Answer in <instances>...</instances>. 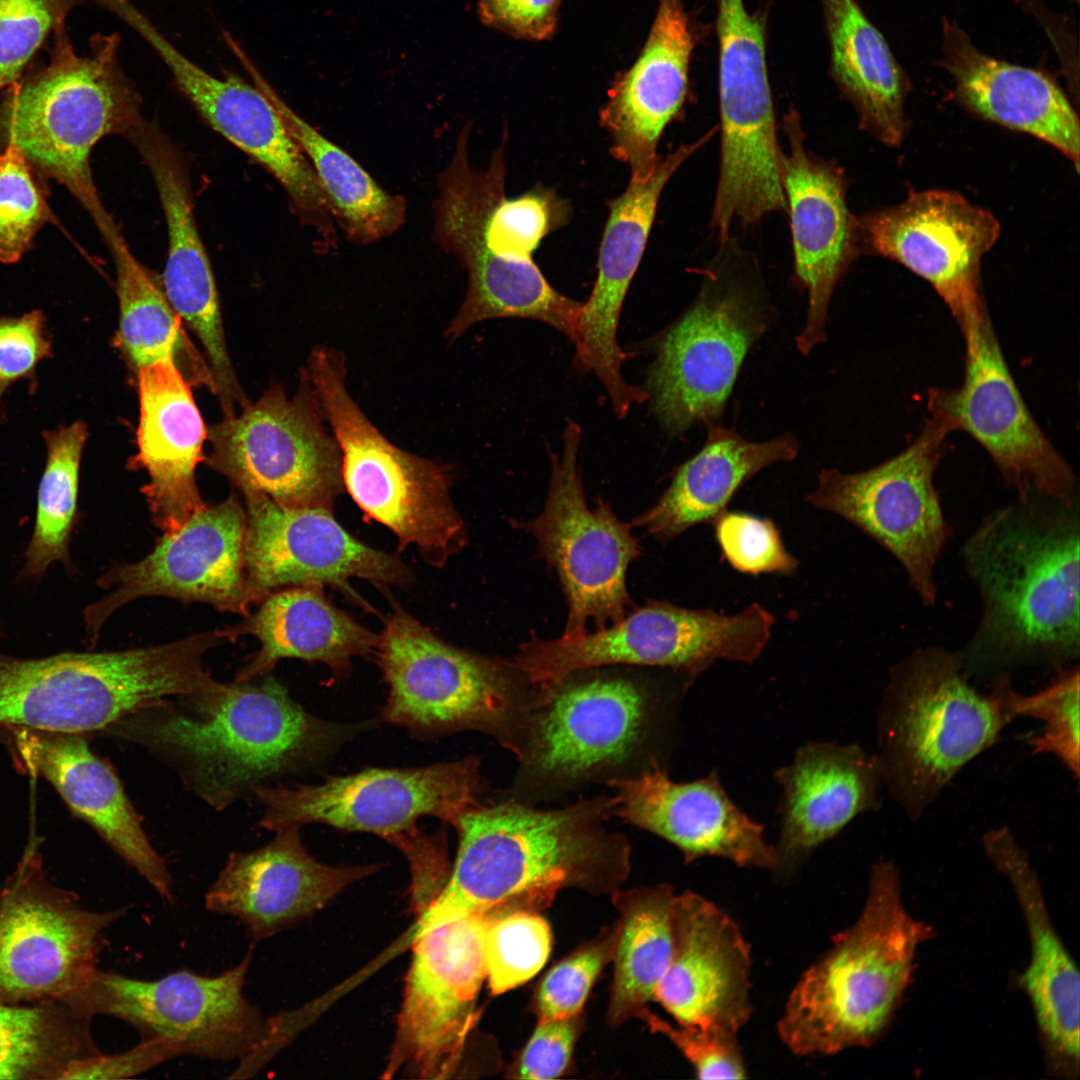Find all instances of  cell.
I'll use <instances>...</instances> for the list:
<instances>
[{"mask_svg": "<svg viewBox=\"0 0 1080 1080\" xmlns=\"http://www.w3.org/2000/svg\"><path fill=\"white\" fill-rule=\"evenodd\" d=\"M1080 512L1039 494L988 513L961 548L981 600L957 651L968 678L1080 655Z\"/></svg>", "mask_w": 1080, "mask_h": 1080, "instance_id": "1", "label": "cell"}, {"mask_svg": "<svg viewBox=\"0 0 1080 1080\" xmlns=\"http://www.w3.org/2000/svg\"><path fill=\"white\" fill-rule=\"evenodd\" d=\"M612 815L611 796L545 810L478 803L454 827L455 863L415 932L471 914L537 912L563 888L612 894L630 870L627 839L603 826Z\"/></svg>", "mask_w": 1080, "mask_h": 1080, "instance_id": "2", "label": "cell"}, {"mask_svg": "<svg viewBox=\"0 0 1080 1080\" xmlns=\"http://www.w3.org/2000/svg\"><path fill=\"white\" fill-rule=\"evenodd\" d=\"M470 131L466 126L458 135L433 203L434 239L468 273L466 296L445 337L451 343L479 322L523 318L571 340L582 303L551 286L532 258L546 235L568 223L569 202L543 186L507 198V129L483 169L470 163Z\"/></svg>", "mask_w": 1080, "mask_h": 1080, "instance_id": "3", "label": "cell"}, {"mask_svg": "<svg viewBox=\"0 0 1080 1080\" xmlns=\"http://www.w3.org/2000/svg\"><path fill=\"white\" fill-rule=\"evenodd\" d=\"M260 678L162 700L107 731L166 760L198 797L225 809L328 751L347 731L305 711L271 675Z\"/></svg>", "mask_w": 1080, "mask_h": 1080, "instance_id": "4", "label": "cell"}, {"mask_svg": "<svg viewBox=\"0 0 1080 1080\" xmlns=\"http://www.w3.org/2000/svg\"><path fill=\"white\" fill-rule=\"evenodd\" d=\"M899 870L872 864L856 921L800 977L777 1024L781 1041L799 1056L831 1055L870 1046L891 1023L912 983L919 947L933 929L906 908Z\"/></svg>", "mask_w": 1080, "mask_h": 1080, "instance_id": "5", "label": "cell"}, {"mask_svg": "<svg viewBox=\"0 0 1080 1080\" xmlns=\"http://www.w3.org/2000/svg\"><path fill=\"white\" fill-rule=\"evenodd\" d=\"M49 62L31 69L0 98V149L17 146L33 170L65 186L104 241L119 228L100 200L90 155L111 134L126 136L144 118L141 98L118 62L120 37L97 33L79 56L65 22L53 31Z\"/></svg>", "mask_w": 1080, "mask_h": 1080, "instance_id": "6", "label": "cell"}, {"mask_svg": "<svg viewBox=\"0 0 1080 1080\" xmlns=\"http://www.w3.org/2000/svg\"><path fill=\"white\" fill-rule=\"evenodd\" d=\"M1007 675L976 690L958 652L929 645L891 667L877 718L884 787L916 821L1016 717Z\"/></svg>", "mask_w": 1080, "mask_h": 1080, "instance_id": "7", "label": "cell"}, {"mask_svg": "<svg viewBox=\"0 0 1080 1080\" xmlns=\"http://www.w3.org/2000/svg\"><path fill=\"white\" fill-rule=\"evenodd\" d=\"M768 322L755 257L731 235L721 239L694 302L658 338L647 374L644 390L668 434L721 416L744 357Z\"/></svg>", "mask_w": 1080, "mask_h": 1080, "instance_id": "8", "label": "cell"}, {"mask_svg": "<svg viewBox=\"0 0 1080 1080\" xmlns=\"http://www.w3.org/2000/svg\"><path fill=\"white\" fill-rule=\"evenodd\" d=\"M376 650L389 686L384 721L420 736L476 730L518 754L538 689L511 660L446 643L400 607Z\"/></svg>", "mask_w": 1080, "mask_h": 1080, "instance_id": "9", "label": "cell"}, {"mask_svg": "<svg viewBox=\"0 0 1080 1080\" xmlns=\"http://www.w3.org/2000/svg\"><path fill=\"white\" fill-rule=\"evenodd\" d=\"M306 372L338 442L351 498L395 534L399 548L414 545L426 562L444 566L467 543L448 466L400 449L371 423L348 392L343 353L315 347Z\"/></svg>", "mask_w": 1080, "mask_h": 1080, "instance_id": "10", "label": "cell"}, {"mask_svg": "<svg viewBox=\"0 0 1080 1080\" xmlns=\"http://www.w3.org/2000/svg\"><path fill=\"white\" fill-rule=\"evenodd\" d=\"M769 637V618L756 603L725 615L653 600L594 632L552 640L532 634L511 661L535 688L606 665L669 668L691 683L717 660L753 663Z\"/></svg>", "mask_w": 1080, "mask_h": 1080, "instance_id": "11", "label": "cell"}, {"mask_svg": "<svg viewBox=\"0 0 1080 1080\" xmlns=\"http://www.w3.org/2000/svg\"><path fill=\"white\" fill-rule=\"evenodd\" d=\"M657 696L646 681L587 670L538 688L517 755L521 780L556 790L626 764L657 728Z\"/></svg>", "mask_w": 1080, "mask_h": 1080, "instance_id": "12", "label": "cell"}, {"mask_svg": "<svg viewBox=\"0 0 1080 1080\" xmlns=\"http://www.w3.org/2000/svg\"><path fill=\"white\" fill-rule=\"evenodd\" d=\"M179 683L176 658L166 645L32 659L0 652V728L104 731L173 696Z\"/></svg>", "mask_w": 1080, "mask_h": 1080, "instance_id": "13", "label": "cell"}, {"mask_svg": "<svg viewBox=\"0 0 1080 1080\" xmlns=\"http://www.w3.org/2000/svg\"><path fill=\"white\" fill-rule=\"evenodd\" d=\"M129 908H84L48 881L31 843L0 890V1003L70 1007L94 979L106 930Z\"/></svg>", "mask_w": 1080, "mask_h": 1080, "instance_id": "14", "label": "cell"}, {"mask_svg": "<svg viewBox=\"0 0 1080 1080\" xmlns=\"http://www.w3.org/2000/svg\"><path fill=\"white\" fill-rule=\"evenodd\" d=\"M923 429L902 452L862 472L823 469L806 500L845 519L901 564L923 605L937 601L935 568L952 536L933 478L951 431L930 411Z\"/></svg>", "mask_w": 1080, "mask_h": 1080, "instance_id": "15", "label": "cell"}, {"mask_svg": "<svg viewBox=\"0 0 1080 1080\" xmlns=\"http://www.w3.org/2000/svg\"><path fill=\"white\" fill-rule=\"evenodd\" d=\"M254 944L235 966L217 975L180 969L154 980L97 970L71 1008L107 1015L132 1026L140 1037H165L182 1055L241 1061L270 1033L271 1016L244 995Z\"/></svg>", "mask_w": 1080, "mask_h": 1080, "instance_id": "16", "label": "cell"}, {"mask_svg": "<svg viewBox=\"0 0 1080 1080\" xmlns=\"http://www.w3.org/2000/svg\"><path fill=\"white\" fill-rule=\"evenodd\" d=\"M582 431L568 420L560 456L551 453V476L543 511L533 520H512L531 534L537 552L552 567L568 603L562 636L602 629L623 619L632 600L626 587L630 563L641 555L632 524L620 521L609 503L589 508L578 465Z\"/></svg>", "mask_w": 1080, "mask_h": 1080, "instance_id": "17", "label": "cell"}, {"mask_svg": "<svg viewBox=\"0 0 1080 1080\" xmlns=\"http://www.w3.org/2000/svg\"><path fill=\"white\" fill-rule=\"evenodd\" d=\"M306 371L297 394L274 384L239 416L207 428V464L241 491L286 507L331 509L344 488L341 452Z\"/></svg>", "mask_w": 1080, "mask_h": 1080, "instance_id": "18", "label": "cell"}, {"mask_svg": "<svg viewBox=\"0 0 1080 1080\" xmlns=\"http://www.w3.org/2000/svg\"><path fill=\"white\" fill-rule=\"evenodd\" d=\"M483 787L479 761L469 756L416 768H370L314 785L261 784L252 793L263 807L259 826L273 832L325 824L385 839L423 816L455 827L480 803Z\"/></svg>", "mask_w": 1080, "mask_h": 1080, "instance_id": "19", "label": "cell"}, {"mask_svg": "<svg viewBox=\"0 0 1080 1080\" xmlns=\"http://www.w3.org/2000/svg\"><path fill=\"white\" fill-rule=\"evenodd\" d=\"M958 324L966 349L963 383L958 389L930 392L929 410L981 444L1017 499L1039 494L1077 505L1075 474L1029 412L986 308Z\"/></svg>", "mask_w": 1080, "mask_h": 1080, "instance_id": "20", "label": "cell"}, {"mask_svg": "<svg viewBox=\"0 0 1080 1080\" xmlns=\"http://www.w3.org/2000/svg\"><path fill=\"white\" fill-rule=\"evenodd\" d=\"M486 915L450 919L414 934L395 1040L385 1070L421 1079L454 1074L476 1019L486 979Z\"/></svg>", "mask_w": 1080, "mask_h": 1080, "instance_id": "21", "label": "cell"}, {"mask_svg": "<svg viewBox=\"0 0 1080 1080\" xmlns=\"http://www.w3.org/2000/svg\"><path fill=\"white\" fill-rule=\"evenodd\" d=\"M246 511L235 492L164 534L154 550L134 563H116L97 581L114 590L83 612L95 643L107 619L125 604L147 596L203 602L243 616L253 605L245 571Z\"/></svg>", "mask_w": 1080, "mask_h": 1080, "instance_id": "22", "label": "cell"}, {"mask_svg": "<svg viewBox=\"0 0 1080 1080\" xmlns=\"http://www.w3.org/2000/svg\"><path fill=\"white\" fill-rule=\"evenodd\" d=\"M246 502L245 571L253 604L284 587L332 586L350 591L360 578L406 586L412 575L395 555L351 535L322 507H286L256 490Z\"/></svg>", "mask_w": 1080, "mask_h": 1080, "instance_id": "23", "label": "cell"}, {"mask_svg": "<svg viewBox=\"0 0 1080 1080\" xmlns=\"http://www.w3.org/2000/svg\"><path fill=\"white\" fill-rule=\"evenodd\" d=\"M859 242L934 288L959 323L986 308L980 262L997 241L991 212L949 190L912 192L901 203L858 220Z\"/></svg>", "mask_w": 1080, "mask_h": 1080, "instance_id": "24", "label": "cell"}, {"mask_svg": "<svg viewBox=\"0 0 1080 1080\" xmlns=\"http://www.w3.org/2000/svg\"><path fill=\"white\" fill-rule=\"evenodd\" d=\"M135 31L169 68L182 94L229 142L262 165L284 188L298 216L314 228L320 248L335 242L328 199L308 158L277 108L257 86L231 73L214 77L175 48L150 22Z\"/></svg>", "mask_w": 1080, "mask_h": 1080, "instance_id": "25", "label": "cell"}, {"mask_svg": "<svg viewBox=\"0 0 1080 1080\" xmlns=\"http://www.w3.org/2000/svg\"><path fill=\"white\" fill-rule=\"evenodd\" d=\"M712 137L709 130L698 140L661 157L649 179L629 182L620 196L608 202L596 280L581 305L571 341L577 368L597 377L619 418H624L633 405L648 399L644 388L629 384L621 373L626 360L617 341L621 310L642 259L662 190L677 169Z\"/></svg>", "mask_w": 1080, "mask_h": 1080, "instance_id": "26", "label": "cell"}, {"mask_svg": "<svg viewBox=\"0 0 1080 1080\" xmlns=\"http://www.w3.org/2000/svg\"><path fill=\"white\" fill-rule=\"evenodd\" d=\"M788 142L781 150L780 175L789 212L795 273L808 294L805 326L797 337L808 354L825 340L828 307L834 288L855 259L858 220L847 201V180L833 161L808 151L799 114L783 117Z\"/></svg>", "mask_w": 1080, "mask_h": 1080, "instance_id": "27", "label": "cell"}, {"mask_svg": "<svg viewBox=\"0 0 1080 1080\" xmlns=\"http://www.w3.org/2000/svg\"><path fill=\"white\" fill-rule=\"evenodd\" d=\"M613 815L675 845L690 863L720 857L745 868L774 871L775 848L764 825L727 795L717 770L691 782H675L656 758L632 776L610 779Z\"/></svg>", "mask_w": 1080, "mask_h": 1080, "instance_id": "28", "label": "cell"}, {"mask_svg": "<svg viewBox=\"0 0 1080 1080\" xmlns=\"http://www.w3.org/2000/svg\"><path fill=\"white\" fill-rule=\"evenodd\" d=\"M673 948L654 992L678 1022L732 1034L751 1016L750 948L737 923L705 897L671 903Z\"/></svg>", "mask_w": 1080, "mask_h": 1080, "instance_id": "29", "label": "cell"}, {"mask_svg": "<svg viewBox=\"0 0 1080 1080\" xmlns=\"http://www.w3.org/2000/svg\"><path fill=\"white\" fill-rule=\"evenodd\" d=\"M298 827L275 832L263 847L232 852L204 895L212 914L236 919L254 941L275 936L320 911L376 864L327 865L304 847Z\"/></svg>", "mask_w": 1080, "mask_h": 1080, "instance_id": "30", "label": "cell"}, {"mask_svg": "<svg viewBox=\"0 0 1080 1080\" xmlns=\"http://www.w3.org/2000/svg\"><path fill=\"white\" fill-rule=\"evenodd\" d=\"M2 736L18 768L48 781L74 815L165 902L175 903L167 862L151 844L116 773L90 750L83 734L8 727Z\"/></svg>", "mask_w": 1080, "mask_h": 1080, "instance_id": "31", "label": "cell"}, {"mask_svg": "<svg viewBox=\"0 0 1080 1080\" xmlns=\"http://www.w3.org/2000/svg\"><path fill=\"white\" fill-rule=\"evenodd\" d=\"M983 848L1011 884L1025 919L1030 959L1020 982L1031 1004L1049 1072L1077 1079L1080 1070V974L1054 928L1038 875L1006 826L983 835Z\"/></svg>", "mask_w": 1080, "mask_h": 1080, "instance_id": "32", "label": "cell"}, {"mask_svg": "<svg viewBox=\"0 0 1080 1080\" xmlns=\"http://www.w3.org/2000/svg\"><path fill=\"white\" fill-rule=\"evenodd\" d=\"M693 46L683 1L660 0L638 57L608 91L600 125L611 138L610 153L630 169L631 182L650 178L661 159L659 140L686 100Z\"/></svg>", "mask_w": 1080, "mask_h": 1080, "instance_id": "33", "label": "cell"}, {"mask_svg": "<svg viewBox=\"0 0 1080 1080\" xmlns=\"http://www.w3.org/2000/svg\"><path fill=\"white\" fill-rule=\"evenodd\" d=\"M720 177L754 186L779 173L781 149L761 18L744 0H717Z\"/></svg>", "mask_w": 1080, "mask_h": 1080, "instance_id": "34", "label": "cell"}, {"mask_svg": "<svg viewBox=\"0 0 1080 1080\" xmlns=\"http://www.w3.org/2000/svg\"><path fill=\"white\" fill-rule=\"evenodd\" d=\"M774 778L782 788L774 872L782 876L856 816L880 808L885 788L876 756L857 744H805Z\"/></svg>", "mask_w": 1080, "mask_h": 1080, "instance_id": "35", "label": "cell"}, {"mask_svg": "<svg viewBox=\"0 0 1080 1080\" xmlns=\"http://www.w3.org/2000/svg\"><path fill=\"white\" fill-rule=\"evenodd\" d=\"M136 375L138 452L128 467L148 473L149 482L141 491L151 519L164 534H172L208 506L195 479L196 467L205 458L207 429L191 386L172 358L147 366Z\"/></svg>", "mask_w": 1080, "mask_h": 1080, "instance_id": "36", "label": "cell"}, {"mask_svg": "<svg viewBox=\"0 0 1080 1080\" xmlns=\"http://www.w3.org/2000/svg\"><path fill=\"white\" fill-rule=\"evenodd\" d=\"M940 64L952 76L955 96L967 110L1051 144L1078 170V116L1050 76L981 52L948 18L942 22Z\"/></svg>", "mask_w": 1080, "mask_h": 1080, "instance_id": "37", "label": "cell"}, {"mask_svg": "<svg viewBox=\"0 0 1080 1080\" xmlns=\"http://www.w3.org/2000/svg\"><path fill=\"white\" fill-rule=\"evenodd\" d=\"M153 177L164 212L168 250L161 278L164 293L199 341L224 334L212 267L197 229L187 169L176 146L157 124L145 120L130 135Z\"/></svg>", "mask_w": 1080, "mask_h": 1080, "instance_id": "38", "label": "cell"}, {"mask_svg": "<svg viewBox=\"0 0 1080 1080\" xmlns=\"http://www.w3.org/2000/svg\"><path fill=\"white\" fill-rule=\"evenodd\" d=\"M260 603L255 613L223 628L229 641L250 634L261 644L237 672V682L268 674L283 658L320 662L336 675H344L352 658L376 649L378 636L334 607L321 587H287Z\"/></svg>", "mask_w": 1080, "mask_h": 1080, "instance_id": "39", "label": "cell"}, {"mask_svg": "<svg viewBox=\"0 0 1080 1080\" xmlns=\"http://www.w3.org/2000/svg\"><path fill=\"white\" fill-rule=\"evenodd\" d=\"M798 448L790 434L750 442L711 425L703 448L678 467L655 505L631 524L668 543L695 525L711 523L747 480L775 462L794 459Z\"/></svg>", "mask_w": 1080, "mask_h": 1080, "instance_id": "40", "label": "cell"}, {"mask_svg": "<svg viewBox=\"0 0 1080 1080\" xmlns=\"http://www.w3.org/2000/svg\"><path fill=\"white\" fill-rule=\"evenodd\" d=\"M820 1L833 80L861 128L886 145H899L908 125L904 70L856 0Z\"/></svg>", "mask_w": 1080, "mask_h": 1080, "instance_id": "41", "label": "cell"}, {"mask_svg": "<svg viewBox=\"0 0 1080 1080\" xmlns=\"http://www.w3.org/2000/svg\"><path fill=\"white\" fill-rule=\"evenodd\" d=\"M106 245L116 268L119 327L114 345L128 366L139 370L166 358L190 386L217 394L206 358L190 340L181 317L169 303L161 280L132 254L121 231Z\"/></svg>", "mask_w": 1080, "mask_h": 1080, "instance_id": "42", "label": "cell"}, {"mask_svg": "<svg viewBox=\"0 0 1080 1080\" xmlns=\"http://www.w3.org/2000/svg\"><path fill=\"white\" fill-rule=\"evenodd\" d=\"M241 62L254 84L273 102L308 158L328 199L332 217L348 239L364 245L396 232L406 219L405 198L383 189L351 155L290 108L247 57Z\"/></svg>", "mask_w": 1080, "mask_h": 1080, "instance_id": "43", "label": "cell"}, {"mask_svg": "<svg viewBox=\"0 0 1080 1080\" xmlns=\"http://www.w3.org/2000/svg\"><path fill=\"white\" fill-rule=\"evenodd\" d=\"M619 912L608 1004L610 1024L619 1025L647 1007L671 959L673 939L668 884L620 889L612 894Z\"/></svg>", "mask_w": 1080, "mask_h": 1080, "instance_id": "44", "label": "cell"}, {"mask_svg": "<svg viewBox=\"0 0 1080 1080\" xmlns=\"http://www.w3.org/2000/svg\"><path fill=\"white\" fill-rule=\"evenodd\" d=\"M89 1021L61 1003H0V1079H61L72 1062L100 1054Z\"/></svg>", "mask_w": 1080, "mask_h": 1080, "instance_id": "45", "label": "cell"}, {"mask_svg": "<svg viewBox=\"0 0 1080 1080\" xmlns=\"http://www.w3.org/2000/svg\"><path fill=\"white\" fill-rule=\"evenodd\" d=\"M87 425L75 421L43 432L46 460L39 481L35 523L20 576L40 578L55 562L68 565L76 521L82 453Z\"/></svg>", "mask_w": 1080, "mask_h": 1080, "instance_id": "46", "label": "cell"}, {"mask_svg": "<svg viewBox=\"0 0 1080 1080\" xmlns=\"http://www.w3.org/2000/svg\"><path fill=\"white\" fill-rule=\"evenodd\" d=\"M551 945L550 926L537 912L486 915L483 950L491 993L499 995L530 980L545 965Z\"/></svg>", "mask_w": 1080, "mask_h": 1080, "instance_id": "47", "label": "cell"}, {"mask_svg": "<svg viewBox=\"0 0 1080 1080\" xmlns=\"http://www.w3.org/2000/svg\"><path fill=\"white\" fill-rule=\"evenodd\" d=\"M1079 667H1058L1045 688L1030 695L1013 694L1016 717L1042 722L1041 732L1029 739L1033 754H1051L1062 762L1077 781L1080 775L1079 750Z\"/></svg>", "mask_w": 1080, "mask_h": 1080, "instance_id": "48", "label": "cell"}, {"mask_svg": "<svg viewBox=\"0 0 1080 1080\" xmlns=\"http://www.w3.org/2000/svg\"><path fill=\"white\" fill-rule=\"evenodd\" d=\"M35 171L20 149H0V262L12 264L30 248L38 230L52 218Z\"/></svg>", "mask_w": 1080, "mask_h": 1080, "instance_id": "49", "label": "cell"}, {"mask_svg": "<svg viewBox=\"0 0 1080 1080\" xmlns=\"http://www.w3.org/2000/svg\"><path fill=\"white\" fill-rule=\"evenodd\" d=\"M86 0H0V91L16 82L50 32Z\"/></svg>", "mask_w": 1080, "mask_h": 1080, "instance_id": "50", "label": "cell"}, {"mask_svg": "<svg viewBox=\"0 0 1080 1080\" xmlns=\"http://www.w3.org/2000/svg\"><path fill=\"white\" fill-rule=\"evenodd\" d=\"M711 524L723 557L735 570L751 575L796 571L798 561L770 519L725 510Z\"/></svg>", "mask_w": 1080, "mask_h": 1080, "instance_id": "51", "label": "cell"}, {"mask_svg": "<svg viewBox=\"0 0 1080 1080\" xmlns=\"http://www.w3.org/2000/svg\"><path fill=\"white\" fill-rule=\"evenodd\" d=\"M615 928L554 966L536 994L538 1021L576 1018L615 946Z\"/></svg>", "mask_w": 1080, "mask_h": 1080, "instance_id": "52", "label": "cell"}, {"mask_svg": "<svg viewBox=\"0 0 1080 1080\" xmlns=\"http://www.w3.org/2000/svg\"><path fill=\"white\" fill-rule=\"evenodd\" d=\"M637 1017L652 1032L666 1036L693 1065L700 1079H743L746 1077L736 1034L693 1025H671L647 1007Z\"/></svg>", "mask_w": 1080, "mask_h": 1080, "instance_id": "53", "label": "cell"}, {"mask_svg": "<svg viewBox=\"0 0 1080 1080\" xmlns=\"http://www.w3.org/2000/svg\"><path fill=\"white\" fill-rule=\"evenodd\" d=\"M52 353L42 311L33 310L18 317L0 315V416L8 388L22 379L35 385L37 367Z\"/></svg>", "mask_w": 1080, "mask_h": 1080, "instance_id": "54", "label": "cell"}, {"mask_svg": "<svg viewBox=\"0 0 1080 1080\" xmlns=\"http://www.w3.org/2000/svg\"><path fill=\"white\" fill-rule=\"evenodd\" d=\"M399 848L410 865L411 905L419 915L445 885L450 865L446 840L441 833L426 834L416 825L385 838Z\"/></svg>", "mask_w": 1080, "mask_h": 1080, "instance_id": "55", "label": "cell"}, {"mask_svg": "<svg viewBox=\"0 0 1080 1080\" xmlns=\"http://www.w3.org/2000/svg\"><path fill=\"white\" fill-rule=\"evenodd\" d=\"M179 1056L182 1052L175 1042L165 1037H141L135 1046L120 1053L74 1061L61 1079L132 1078Z\"/></svg>", "mask_w": 1080, "mask_h": 1080, "instance_id": "56", "label": "cell"}, {"mask_svg": "<svg viewBox=\"0 0 1080 1080\" xmlns=\"http://www.w3.org/2000/svg\"><path fill=\"white\" fill-rule=\"evenodd\" d=\"M564 0H477L486 26L513 38L544 41L556 32Z\"/></svg>", "mask_w": 1080, "mask_h": 1080, "instance_id": "57", "label": "cell"}, {"mask_svg": "<svg viewBox=\"0 0 1080 1080\" xmlns=\"http://www.w3.org/2000/svg\"><path fill=\"white\" fill-rule=\"evenodd\" d=\"M577 1017L537 1021L517 1069L521 1079L559 1078L567 1069L577 1036Z\"/></svg>", "mask_w": 1080, "mask_h": 1080, "instance_id": "58", "label": "cell"}, {"mask_svg": "<svg viewBox=\"0 0 1080 1080\" xmlns=\"http://www.w3.org/2000/svg\"><path fill=\"white\" fill-rule=\"evenodd\" d=\"M1075 1H1077V0H1075Z\"/></svg>", "mask_w": 1080, "mask_h": 1080, "instance_id": "59", "label": "cell"}]
</instances>
